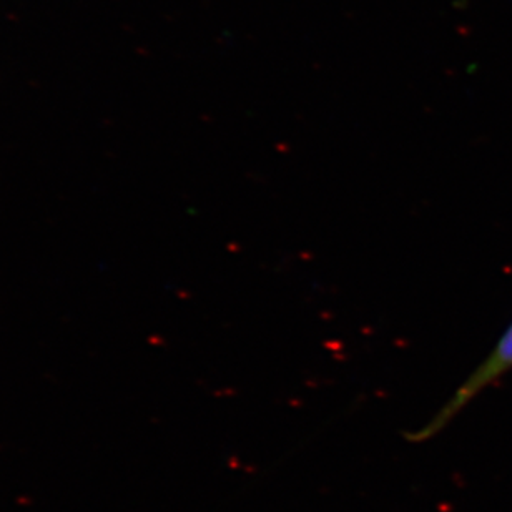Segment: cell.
I'll return each mask as SVG.
<instances>
[{
    "label": "cell",
    "mask_w": 512,
    "mask_h": 512,
    "mask_svg": "<svg viewBox=\"0 0 512 512\" xmlns=\"http://www.w3.org/2000/svg\"><path fill=\"white\" fill-rule=\"evenodd\" d=\"M512 370V323L508 330L504 331L498 345L489 353L488 358L476 368L474 373H471L468 380L464 381L453 398L449 399L448 403L444 404L441 411L436 413L431 421L426 426L418 429L413 436H408L411 441H426V439L433 438L434 434H438L444 426L466 406L471 403V399L476 398L483 389L488 388L489 384L498 381L501 376L506 375L508 371Z\"/></svg>",
    "instance_id": "6da1fadb"
}]
</instances>
